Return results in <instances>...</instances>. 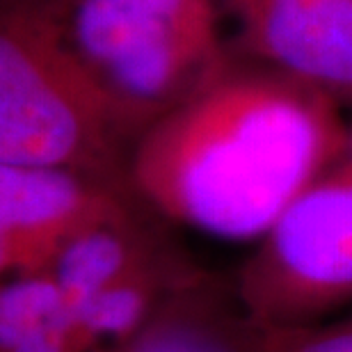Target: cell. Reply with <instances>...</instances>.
Instances as JSON below:
<instances>
[{"mask_svg": "<svg viewBox=\"0 0 352 352\" xmlns=\"http://www.w3.org/2000/svg\"><path fill=\"white\" fill-rule=\"evenodd\" d=\"M343 108L236 53L135 140L129 186L160 220L258 243L341 156Z\"/></svg>", "mask_w": 352, "mask_h": 352, "instance_id": "1", "label": "cell"}, {"mask_svg": "<svg viewBox=\"0 0 352 352\" xmlns=\"http://www.w3.org/2000/svg\"><path fill=\"white\" fill-rule=\"evenodd\" d=\"M67 7L0 0V163L74 170L131 190L133 140L69 44Z\"/></svg>", "mask_w": 352, "mask_h": 352, "instance_id": "2", "label": "cell"}, {"mask_svg": "<svg viewBox=\"0 0 352 352\" xmlns=\"http://www.w3.org/2000/svg\"><path fill=\"white\" fill-rule=\"evenodd\" d=\"M220 0H69L67 39L133 144L236 58Z\"/></svg>", "mask_w": 352, "mask_h": 352, "instance_id": "3", "label": "cell"}, {"mask_svg": "<svg viewBox=\"0 0 352 352\" xmlns=\"http://www.w3.org/2000/svg\"><path fill=\"white\" fill-rule=\"evenodd\" d=\"M258 327H288L352 309V129L346 149L243 263L234 281Z\"/></svg>", "mask_w": 352, "mask_h": 352, "instance_id": "4", "label": "cell"}, {"mask_svg": "<svg viewBox=\"0 0 352 352\" xmlns=\"http://www.w3.org/2000/svg\"><path fill=\"white\" fill-rule=\"evenodd\" d=\"M222 12L241 58L352 110V0H245Z\"/></svg>", "mask_w": 352, "mask_h": 352, "instance_id": "5", "label": "cell"}, {"mask_svg": "<svg viewBox=\"0 0 352 352\" xmlns=\"http://www.w3.org/2000/svg\"><path fill=\"white\" fill-rule=\"evenodd\" d=\"M138 204L129 188L82 172L0 163V234L16 274L46 272L69 238Z\"/></svg>", "mask_w": 352, "mask_h": 352, "instance_id": "6", "label": "cell"}, {"mask_svg": "<svg viewBox=\"0 0 352 352\" xmlns=\"http://www.w3.org/2000/svg\"><path fill=\"white\" fill-rule=\"evenodd\" d=\"M96 352H256V325L248 320L236 293L204 277L156 309L126 339Z\"/></svg>", "mask_w": 352, "mask_h": 352, "instance_id": "7", "label": "cell"}, {"mask_svg": "<svg viewBox=\"0 0 352 352\" xmlns=\"http://www.w3.org/2000/svg\"><path fill=\"white\" fill-rule=\"evenodd\" d=\"M65 316L69 307L51 272L14 274L0 288V352H16Z\"/></svg>", "mask_w": 352, "mask_h": 352, "instance_id": "8", "label": "cell"}, {"mask_svg": "<svg viewBox=\"0 0 352 352\" xmlns=\"http://www.w3.org/2000/svg\"><path fill=\"white\" fill-rule=\"evenodd\" d=\"M256 352H352V309L307 325H256Z\"/></svg>", "mask_w": 352, "mask_h": 352, "instance_id": "9", "label": "cell"}, {"mask_svg": "<svg viewBox=\"0 0 352 352\" xmlns=\"http://www.w3.org/2000/svg\"><path fill=\"white\" fill-rule=\"evenodd\" d=\"M16 352H96L74 325L72 314L30 336Z\"/></svg>", "mask_w": 352, "mask_h": 352, "instance_id": "10", "label": "cell"}, {"mask_svg": "<svg viewBox=\"0 0 352 352\" xmlns=\"http://www.w3.org/2000/svg\"><path fill=\"white\" fill-rule=\"evenodd\" d=\"M10 274H16V256H14L12 243L0 234V288L7 279H12Z\"/></svg>", "mask_w": 352, "mask_h": 352, "instance_id": "11", "label": "cell"}]
</instances>
